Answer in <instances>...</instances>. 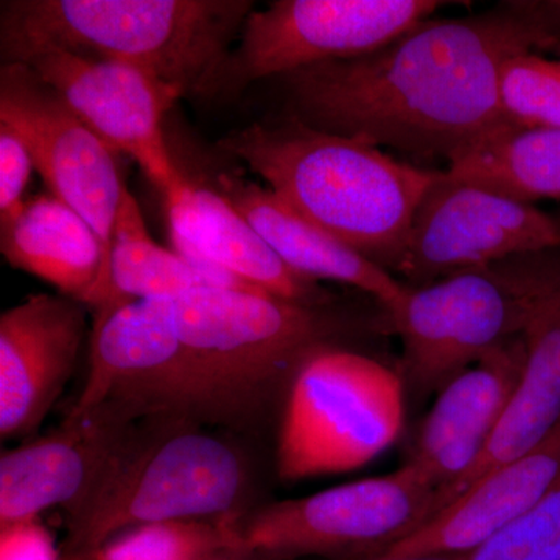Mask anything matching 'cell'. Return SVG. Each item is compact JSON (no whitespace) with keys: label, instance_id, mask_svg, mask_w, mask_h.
Instances as JSON below:
<instances>
[{"label":"cell","instance_id":"1","mask_svg":"<svg viewBox=\"0 0 560 560\" xmlns=\"http://www.w3.org/2000/svg\"><path fill=\"white\" fill-rule=\"evenodd\" d=\"M559 44L560 0H503L469 16H431L372 54L280 79L290 116L304 124L448 165L512 128L500 106L504 62Z\"/></svg>","mask_w":560,"mask_h":560},{"label":"cell","instance_id":"2","mask_svg":"<svg viewBox=\"0 0 560 560\" xmlns=\"http://www.w3.org/2000/svg\"><path fill=\"white\" fill-rule=\"evenodd\" d=\"M219 147L305 220L390 275L407 248L420 201L442 173L290 114L232 131Z\"/></svg>","mask_w":560,"mask_h":560},{"label":"cell","instance_id":"3","mask_svg":"<svg viewBox=\"0 0 560 560\" xmlns=\"http://www.w3.org/2000/svg\"><path fill=\"white\" fill-rule=\"evenodd\" d=\"M0 14L2 61L54 47L125 62L179 97L219 95L249 0H9Z\"/></svg>","mask_w":560,"mask_h":560},{"label":"cell","instance_id":"4","mask_svg":"<svg viewBox=\"0 0 560 560\" xmlns=\"http://www.w3.org/2000/svg\"><path fill=\"white\" fill-rule=\"evenodd\" d=\"M248 489V463L230 441L187 418L142 420L68 511L61 560H92L150 523L241 518Z\"/></svg>","mask_w":560,"mask_h":560},{"label":"cell","instance_id":"5","mask_svg":"<svg viewBox=\"0 0 560 560\" xmlns=\"http://www.w3.org/2000/svg\"><path fill=\"white\" fill-rule=\"evenodd\" d=\"M171 300L201 423L253 422L305 355L335 334L318 307L264 291L206 287Z\"/></svg>","mask_w":560,"mask_h":560},{"label":"cell","instance_id":"6","mask_svg":"<svg viewBox=\"0 0 560 560\" xmlns=\"http://www.w3.org/2000/svg\"><path fill=\"white\" fill-rule=\"evenodd\" d=\"M285 394L276 448L285 482L359 470L404 430V375L330 342L305 355Z\"/></svg>","mask_w":560,"mask_h":560},{"label":"cell","instance_id":"7","mask_svg":"<svg viewBox=\"0 0 560 560\" xmlns=\"http://www.w3.org/2000/svg\"><path fill=\"white\" fill-rule=\"evenodd\" d=\"M440 490L410 463L382 477L268 504L238 522L242 550L271 560L375 558L434 517Z\"/></svg>","mask_w":560,"mask_h":560},{"label":"cell","instance_id":"8","mask_svg":"<svg viewBox=\"0 0 560 560\" xmlns=\"http://www.w3.org/2000/svg\"><path fill=\"white\" fill-rule=\"evenodd\" d=\"M442 5L438 0H276L249 14L228 57L219 94L372 54Z\"/></svg>","mask_w":560,"mask_h":560},{"label":"cell","instance_id":"9","mask_svg":"<svg viewBox=\"0 0 560 560\" xmlns=\"http://www.w3.org/2000/svg\"><path fill=\"white\" fill-rule=\"evenodd\" d=\"M385 312L404 348L405 381L422 394L522 335L521 298L504 261L408 287Z\"/></svg>","mask_w":560,"mask_h":560},{"label":"cell","instance_id":"10","mask_svg":"<svg viewBox=\"0 0 560 560\" xmlns=\"http://www.w3.org/2000/svg\"><path fill=\"white\" fill-rule=\"evenodd\" d=\"M560 248V219L534 202L453 178H440L420 201L397 275L423 287L540 250Z\"/></svg>","mask_w":560,"mask_h":560},{"label":"cell","instance_id":"11","mask_svg":"<svg viewBox=\"0 0 560 560\" xmlns=\"http://www.w3.org/2000/svg\"><path fill=\"white\" fill-rule=\"evenodd\" d=\"M0 124L21 136L50 194L77 210L108 249L128 190L120 154L24 62L0 69Z\"/></svg>","mask_w":560,"mask_h":560},{"label":"cell","instance_id":"12","mask_svg":"<svg viewBox=\"0 0 560 560\" xmlns=\"http://www.w3.org/2000/svg\"><path fill=\"white\" fill-rule=\"evenodd\" d=\"M10 62L31 66L106 145L138 162L165 202L187 186L162 128L165 114L180 98L173 88L135 66L54 47L25 51Z\"/></svg>","mask_w":560,"mask_h":560},{"label":"cell","instance_id":"13","mask_svg":"<svg viewBox=\"0 0 560 560\" xmlns=\"http://www.w3.org/2000/svg\"><path fill=\"white\" fill-rule=\"evenodd\" d=\"M103 405L136 420L198 422L171 298L136 301L94 316L90 371L72 412Z\"/></svg>","mask_w":560,"mask_h":560},{"label":"cell","instance_id":"14","mask_svg":"<svg viewBox=\"0 0 560 560\" xmlns=\"http://www.w3.org/2000/svg\"><path fill=\"white\" fill-rule=\"evenodd\" d=\"M559 250L522 254L504 260L521 298L525 366L514 399L481 458L474 469L442 493L438 512L489 471L533 451L559 425Z\"/></svg>","mask_w":560,"mask_h":560},{"label":"cell","instance_id":"15","mask_svg":"<svg viewBox=\"0 0 560 560\" xmlns=\"http://www.w3.org/2000/svg\"><path fill=\"white\" fill-rule=\"evenodd\" d=\"M86 305L65 294L28 296L0 316V436H31L79 361Z\"/></svg>","mask_w":560,"mask_h":560},{"label":"cell","instance_id":"16","mask_svg":"<svg viewBox=\"0 0 560 560\" xmlns=\"http://www.w3.org/2000/svg\"><path fill=\"white\" fill-rule=\"evenodd\" d=\"M138 422L110 405L70 411L54 433L2 452L0 526L36 521L50 508L75 506Z\"/></svg>","mask_w":560,"mask_h":560},{"label":"cell","instance_id":"17","mask_svg":"<svg viewBox=\"0 0 560 560\" xmlns=\"http://www.w3.org/2000/svg\"><path fill=\"white\" fill-rule=\"evenodd\" d=\"M525 357L518 335L438 390L408 463L436 486L440 497L481 458L514 399Z\"/></svg>","mask_w":560,"mask_h":560},{"label":"cell","instance_id":"18","mask_svg":"<svg viewBox=\"0 0 560 560\" xmlns=\"http://www.w3.org/2000/svg\"><path fill=\"white\" fill-rule=\"evenodd\" d=\"M560 477V422L533 451L474 482L411 536L378 556H466L521 521Z\"/></svg>","mask_w":560,"mask_h":560},{"label":"cell","instance_id":"19","mask_svg":"<svg viewBox=\"0 0 560 560\" xmlns=\"http://www.w3.org/2000/svg\"><path fill=\"white\" fill-rule=\"evenodd\" d=\"M165 205L173 250L186 259L231 272L285 301L319 307L327 300L316 280L287 267L219 190L189 179L178 197Z\"/></svg>","mask_w":560,"mask_h":560},{"label":"cell","instance_id":"20","mask_svg":"<svg viewBox=\"0 0 560 560\" xmlns=\"http://www.w3.org/2000/svg\"><path fill=\"white\" fill-rule=\"evenodd\" d=\"M217 190L298 275L312 280H335L364 291L385 311L407 291L408 285L400 283L389 271L305 220L260 184L221 173L217 178Z\"/></svg>","mask_w":560,"mask_h":560},{"label":"cell","instance_id":"21","mask_svg":"<svg viewBox=\"0 0 560 560\" xmlns=\"http://www.w3.org/2000/svg\"><path fill=\"white\" fill-rule=\"evenodd\" d=\"M0 249L11 267L83 304L108 257L94 228L51 194L27 198L16 213L0 221Z\"/></svg>","mask_w":560,"mask_h":560},{"label":"cell","instance_id":"22","mask_svg":"<svg viewBox=\"0 0 560 560\" xmlns=\"http://www.w3.org/2000/svg\"><path fill=\"white\" fill-rule=\"evenodd\" d=\"M206 287L264 291L231 272L162 248L151 238L138 201L127 190L114 224L105 270L84 305L101 315L131 302L178 296Z\"/></svg>","mask_w":560,"mask_h":560},{"label":"cell","instance_id":"23","mask_svg":"<svg viewBox=\"0 0 560 560\" xmlns=\"http://www.w3.org/2000/svg\"><path fill=\"white\" fill-rule=\"evenodd\" d=\"M445 172L526 202L560 200V128H508L460 154Z\"/></svg>","mask_w":560,"mask_h":560},{"label":"cell","instance_id":"24","mask_svg":"<svg viewBox=\"0 0 560 560\" xmlns=\"http://www.w3.org/2000/svg\"><path fill=\"white\" fill-rule=\"evenodd\" d=\"M241 518L150 523L120 534L92 560H210L242 550Z\"/></svg>","mask_w":560,"mask_h":560},{"label":"cell","instance_id":"25","mask_svg":"<svg viewBox=\"0 0 560 560\" xmlns=\"http://www.w3.org/2000/svg\"><path fill=\"white\" fill-rule=\"evenodd\" d=\"M499 95L512 128H560V58L548 60L537 51L514 55L501 68Z\"/></svg>","mask_w":560,"mask_h":560},{"label":"cell","instance_id":"26","mask_svg":"<svg viewBox=\"0 0 560 560\" xmlns=\"http://www.w3.org/2000/svg\"><path fill=\"white\" fill-rule=\"evenodd\" d=\"M464 559L560 560V477L525 517Z\"/></svg>","mask_w":560,"mask_h":560},{"label":"cell","instance_id":"27","mask_svg":"<svg viewBox=\"0 0 560 560\" xmlns=\"http://www.w3.org/2000/svg\"><path fill=\"white\" fill-rule=\"evenodd\" d=\"M33 171L35 162L24 140L0 124V221L10 219L27 200L24 194Z\"/></svg>","mask_w":560,"mask_h":560},{"label":"cell","instance_id":"28","mask_svg":"<svg viewBox=\"0 0 560 560\" xmlns=\"http://www.w3.org/2000/svg\"><path fill=\"white\" fill-rule=\"evenodd\" d=\"M2 560H58L50 536L36 521L0 526Z\"/></svg>","mask_w":560,"mask_h":560},{"label":"cell","instance_id":"29","mask_svg":"<svg viewBox=\"0 0 560 560\" xmlns=\"http://www.w3.org/2000/svg\"><path fill=\"white\" fill-rule=\"evenodd\" d=\"M210 560H271L264 558V556L256 555V552H249L245 550H232L223 552V555L217 556V558Z\"/></svg>","mask_w":560,"mask_h":560},{"label":"cell","instance_id":"30","mask_svg":"<svg viewBox=\"0 0 560 560\" xmlns=\"http://www.w3.org/2000/svg\"><path fill=\"white\" fill-rule=\"evenodd\" d=\"M359 560H466L464 556H423V558H386V556H375V558Z\"/></svg>","mask_w":560,"mask_h":560},{"label":"cell","instance_id":"31","mask_svg":"<svg viewBox=\"0 0 560 560\" xmlns=\"http://www.w3.org/2000/svg\"><path fill=\"white\" fill-rule=\"evenodd\" d=\"M555 51H556V55H558V57L560 58V44L558 47H556Z\"/></svg>","mask_w":560,"mask_h":560}]
</instances>
